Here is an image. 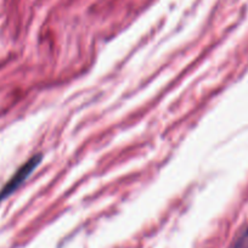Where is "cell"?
I'll use <instances>...</instances> for the list:
<instances>
[{
  "label": "cell",
  "instance_id": "cell-1",
  "mask_svg": "<svg viewBox=\"0 0 248 248\" xmlns=\"http://www.w3.org/2000/svg\"><path fill=\"white\" fill-rule=\"evenodd\" d=\"M40 161H42V155H35V156H33L32 158L28 159L23 166H21L20 168H18V170L13 175V178L5 184V186H4L3 189L0 190V202L4 201L5 199H8L9 196H11V195L22 185L23 181H25L26 179L31 175V173L39 166Z\"/></svg>",
  "mask_w": 248,
  "mask_h": 248
},
{
  "label": "cell",
  "instance_id": "cell-2",
  "mask_svg": "<svg viewBox=\"0 0 248 248\" xmlns=\"http://www.w3.org/2000/svg\"><path fill=\"white\" fill-rule=\"evenodd\" d=\"M231 248H248V228L241 232Z\"/></svg>",
  "mask_w": 248,
  "mask_h": 248
}]
</instances>
